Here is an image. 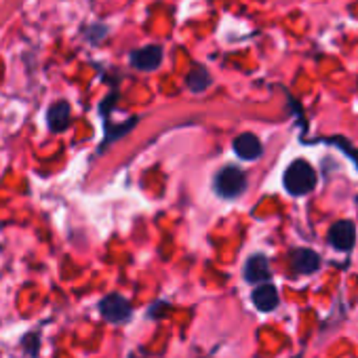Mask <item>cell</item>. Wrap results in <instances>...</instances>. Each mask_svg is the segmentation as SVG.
Here are the masks:
<instances>
[{
    "label": "cell",
    "instance_id": "obj_5",
    "mask_svg": "<svg viewBox=\"0 0 358 358\" xmlns=\"http://www.w3.org/2000/svg\"><path fill=\"white\" fill-rule=\"evenodd\" d=\"M129 59H131V66L137 70H143V72L156 70L162 62V47H158V45L141 47V49L133 51Z\"/></svg>",
    "mask_w": 358,
    "mask_h": 358
},
{
    "label": "cell",
    "instance_id": "obj_9",
    "mask_svg": "<svg viewBox=\"0 0 358 358\" xmlns=\"http://www.w3.org/2000/svg\"><path fill=\"white\" fill-rule=\"evenodd\" d=\"M253 303L259 312H272L276 306H278V291L274 285L266 282V285H259L255 291H253Z\"/></svg>",
    "mask_w": 358,
    "mask_h": 358
},
{
    "label": "cell",
    "instance_id": "obj_11",
    "mask_svg": "<svg viewBox=\"0 0 358 358\" xmlns=\"http://www.w3.org/2000/svg\"><path fill=\"white\" fill-rule=\"evenodd\" d=\"M186 85H188V89L192 93H201V91H205L211 85V76H209V72L203 66H194L192 72L186 78Z\"/></svg>",
    "mask_w": 358,
    "mask_h": 358
},
{
    "label": "cell",
    "instance_id": "obj_4",
    "mask_svg": "<svg viewBox=\"0 0 358 358\" xmlns=\"http://www.w3.org/2000/svg\"><path fill=\"white\" fill-rule=\"evenodd\" d=\"M354 241H356V226L348 220L333 224V228L329 230V243L337 251H350L354 247Z\"/></svg>",
    "mask_w": 358,
    "mask_h": 358
},
{
    "label": "cell",
    "instance_id": "obj_7",
    "mask_svg": "<svg viewBox=\"0 0 358 358\" xmlns=\"http://www.w3.org/2000/svg\"><path fill=\"white\" fill-rule=\"evenodd\" d=\"M270 278V264L264 255H253L245 264V280L251 285H262Z\"/></svg>",
    "mask_w": 358,
    "mask_h": 358
},
{
    "label": "cell",
    "instance_id": "obj_6",
    "mask_svg": "<svg viewBox=\"0 0 358 358\" xmlns=\"http://www.w3.org/2000/svg\"><path fill=\"white\" fill-rule=\"evenodd\" d=\"M232 148H234L236 156L243 158V160H257V158L262 156V152H264L262 141H259L253 133H243V135H238V137L234 139Z\"/></svg>",
    "mask_w": 358,
    "mask_h": 358
},
{
    "label": "cell",
    "instance_id": "obj_2",
    "mask_svg": "<svg viewBox=\"0 0 358 358\" xmlns=\"http://www.w3.org/2000/svg\"><path fill=\"white\" fill-rule=\"evenodd\" d=\"M213 188L222 199H228V201L238 199L247 188V175L241 166L228 164L222 171H217L213 179Z\"/></svg>",
    "mask_w": 358,
    "mask_h": 358
},
{
    "label": "cell",
    "instance_id": "obj_10",
    "mask_svg": "<svg viewBox=\"0 0 358 358\" xmlns=\"http://www.w3.org/2000/svg\"><path fill=\"white\" fill-rule=\"evenodd\" d=\"M320 268V257L310 249H297L293 253V270L297 274H312Z\"/></svg>",
    "mask_w": 358,
    "mask_h": 358
},
{
    "label": "cell",
    "instance_id": "obj_1",
    "mask_svg": "<svg viewBox=\"0 0 358 358\" xmlns=\"http://www.w3.org/2000/svg\"><path fill=\"white\" fill-rule=\"evenodd\" d=\"M282 184L287 188L289 194L293 196H303L308 192L314 190L316 186V173L312 169L310 162L306 160H295L287 166L285 177H282Z\"/></svg>",
    "mask_w": 358,
    "mask_h": 358
},
{
    "label": "cell",
    "instance_id": "obj_3",
    "mask_svg": "<svg viewBox=\"0 0 358 358\" xmlns=\"http://www.w3.org/2000/svg\"><path fill=\"white\" fill-rule=\"evenodd\" d=\"M99 312H101V316H103L108 322L118 324V322H127V320L131 318L133 308H131V303H129L122 295L110 293V295H106V297L99 301Z\"/></svg>",
    "mask_w": 358,
    "mask_h": 358
},
{
    "label": "cell",
    "instance_id": "obj_8",
    "mask_svg": "<svg viewBox=\"0 0 358 358\" xmlns=\"http://www.w3.org/2000/svg\"><path fill=\"white\" fill-rule=\"evenodd\" d=\"M70 114H72V110H70V103H68V101H57V103H53V106L49 108V112H47V124H49V129H51L53 133L66 131L68 124H70Z\"/></svg>",
    "mask_w": 358,
    "mask_h": 358
}]
</instances>
